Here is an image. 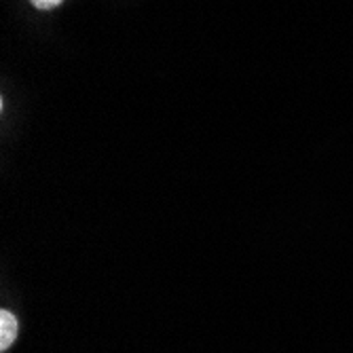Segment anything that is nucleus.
Wrapping results in <instances>:
<instances>
[{
    "label": "nucleus",
    "mask_w": 353,
    "mask_h": 353,
    "mask_svg": "<svg viewBox=\"0 0 353 353\" xmlns=\"http://www.w3.org/2000/svg\"><path fill=\"white\" fill-rule=\"evenodd\" d=\"M17 336V319L13 313L3 311L0 313V349H9V345Z\"/></svg>",
    "instance_id": "f257e3e1"
},
{
    "label": "nucleus",
    "mask_w": 353,
    "mask_h": 353,
    "mask_svg": "<svg viewBox=\"0 0 353 353\" xmlns=\"http://www.w3.org/2000/svg\"><path fill=\"white\" fill-rule=\"evenodd\" d=\"M39 9H53V7H57L61 0H32Z\"/></svg>",
    "instance_id": "f03ea898"
}]
</instances>
